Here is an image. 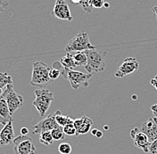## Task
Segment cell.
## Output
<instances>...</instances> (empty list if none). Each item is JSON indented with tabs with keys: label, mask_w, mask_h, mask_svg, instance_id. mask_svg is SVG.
Wrapping results in <instances>:
<instances>
[{
	"label": "cell",
	"mask_w": 157,
	"mask_h": 154,
	"mask_svg": "<svg viewBox=\"0 0 157 154\" xmlns=\"http://www.w3.org/2000/svg\"><path fill=\"white\" fill-rule=\"evenodd\" d=\"M84 52L88 57V62L85 69L88 73L100 72L105 69V57L107 54L106 52L99 51L97 49L86 50Z\"/></svg>",
	"instance_id": "cell-1"
},
{
	"label": "cell",
	"mask_w": 157,
	"mask_h": 154,
	"mask_svg": "<svg viewBox=\"0 0 157 154\" xmlns=\"http://www.w3.org/2000/svg\"><path fill=\"white\" fill-rule=\"evenodd\" d=\"M32 66V76L29 84L33 87L48 85L52 80L49 76L52 67L43 62H34Z\"/></svg>",
	"instance_id": "cell-2"
},
{
	"label": "cell",
	"mask_w": 157,
	"mask_h": 154,
	"mask_svg": "<svg viewBox=\"0 0 157 154\" xmlns=\"http://www.w3.org/2000/svg\"><path fill=\"white\" fill-rule=\"evenodd\" d=\"M61 74L68 80L74 90L79 87H88L89 86L88 81L92 77L91 73H83L74 69H64L63 66L61 67Z\"/></svg>",
	"instance_id": "cell-3"
},
{
	"label": "cell",
	"mask_w": 157,
	"mask_h": 154,
	"mask_svg": "<svg viewBox=\"0 0 157 154\" xmlns=\"http://www.w3.org/2000/svg\"><path fill=\"white\" fill-rule=\"evenodd\" d=\"M35 96L36 98L32 102V104L37 109L39 115L43 117L50 108L51 103L54 100V94L48 89L39 88L35 90Z\"/></svg>",
	"instance_id": "cell-4"
},
{
	"label": "cell",
	"mask_w": 157,
	"mask_h": 154,
	"mask_svg": "<svg viewBox=\"0 0 157 154\" xmlns=\"http://www.w3.org/2000/svg\"><path fill=\"white\" fill-rule=\"evenodd\" d=\"M92 49H96V47L90 43L88 33L85 31L79 33L74 38H72L65 47V51L67 53L82 52V51L92 50Z\"/></svg>",
	"instance_id": "cell-5"
},
{
	"label": "cell",
	"mask_w": 157,
	"mask_h": 154,
	"mask_svg": "<svg viewBox=\"0 0 157 154\" xmlns=\"http://www.w3.org/2000/svg\"><path fill=\"white\" fill-rule=\"evenodd\" d=\"M1 97L6 100L7 105L9 107L11 115H13L19 108L23 105V102H24L23 97L18 95L14 91L13 84H9L6 87Z\"/></svg>",
	"instance_id": "cell-6"
},
{
	"label": "cell",
	"mask_w": 157,
	"mask_h": 154,
	"mask_svg": "<svg viewBox=\"0 0 157 154\" xmlns=\"http://www.w3.org/2000/svg\"><path fill=\"white\" fill-rule=\"evenodd\" d=\"M13 144L15 154H36V146L27 135H21L15 137Z\"/></svg>",
	"instance_id": "cell-7"
},
{
	"label": "cell",
	"mask_w": 157,
	"mask_h": 154,
	"mask_svg": "<svg viewBox=\"0 0 157 154\" xmlns=\"http://www.w3.org/2000/svg\"><path fill=\"white\" fill-rule=\"evenodd\" d=\"M58 124L56 121V117L55 114H50L47 118L41 119L38 124L32 127V133L34 135H40L43 132H48V131H52L53 129L56 128Z\"/></svg>",
	"instance_id": "cell-8"
},
{
	"label": "cell",
	"mask_w": 157,
	"mask_h": 154,
	"mask_svg": "<svg viewBox=\"0 0 157 154\" xmlns=\"http://www.w3.org/2000/svg\"><path fill=\"white\" fill-rule=\"evenodd\" d=\"M51 14L60 20H65L69 21H71L73 20L68 4L65 0H56L55 6Z\"/></svg>",
	"instance_id": "cell-9"
},
{
	"label": "cell",
	"mask_w": 157,
	"mask_h": 154,
	"mask_svg": "<svg viewBox=\"0 0 157 154\" xmlns=\"http://www.w3.org/2000/svg\"><path fill=\"white\" fill-rule=\"evenodd\" d=\"M130 136L133 140L134 145L138 148L141 149L144 152H149V146L151 145V143L149 142L147 136L138 127L133 128L130 131Z\"/></svg>",
	"instance_id": "cell-10"
},
{
	"label": "cell",
	"mask_w": 157,
	"mask_h": 154,
	"mask_svg": "<svg viewBox=\"0 0 157 154\" xmlns=\"http://www.w3.org/2000/svg\"><path fill=\"white\" fill-rule=\"evenodd\" d=\"M139 68V64L137 59L134 57H128L124 59L121 65L119 67L117 71L115 72V77H123L128 74L136 71Z\"/></svg>",
	"instance_id": "cell-11"
},
{
	"label": "cell",
	"mask_w": 157,
	"mask_h": 154,
	"mask_svg": "<svg viewBox=\"0 0 157 154\" xmlns=\"http://www.w3.org/2000/svg\"><path fill=\"white\" fill-rule=\"evenodd\" d=\"M138 128L147 135L150 143L157 140V122L155 118L147 119Z\"/></svg>",
	"instance_id": "cell-12"
},
{
	"label": "cell",
	"mask_w": 157,
	"mask_h": 154,
	"mask_svg": "<svg viewBox=\"0 0 157 154\" xmlns=\"http://www.w3.org/2000/svg\"><path fill=\"white\" fill-rule=\"evenodd\" d=\"M14 132L13 127V118L10 120L4 128L0 131V146H6L12 143L14 140Z\"/></svg>",
	"instance_id": "cell-13"
},
{
	"label": "cell",
	"mask_w": 157,
	"mask_h": 154,
	"mask_svg": "<svg viewBox=\"0 0 157 154\" xmlns=\"http://www.w3.org/2000/svg\"><path fill=\"white\" fill-rule=\"evenodd\" d=\"M73 125L76 128V135H85L88 133L93 126V121L87 116H83L79 118L73 120Z\"/></svg>",
	"instance_id": "cell-14"
},
{
	"label": "cell",
	"mask_w": 157,
	"mask_h": 154,
	"mask_svg": "<svg viewBox=\"0 0 157 154\" xmlns=\"http://www.w3.org/2000/svg\"><path fill=\"white\" fill-rule=\"evenodd\" d=\"M12 119L9 107L6 100L0 96V124L6 126Z\"/></svg>",
	"instance_id": "cell-15"
},
{
	"label": "cell",
	"mask_w": 157,
	"mask_h": 154,
	"mask_svg": "<svg viewBox=\"0 0 157 154\" xmlns=\"http://www.w3.org/2000/svg\"><path fill=\"white\" fill-rule=\"evenodd\" d=\"M60 63L64 69H72L74 68H76V63L73 58V54H71V53H67V54L63 57H62L60 59Z\"/></svg>",
	"instance_id": "cell-16"
},
{
	"label": "cell",
	"mask_w": 157,
	"mask_h": 154,
	"mask_svg": "<svg viewBox=\"0 0 157 154\" xmlns=\"http://www.w3.org/2000/svg\"><path fill=\"white\" fill-rule=\"evenodd\" d=\"M54 114H55V117H56V123L58 124V126H62V127L65 126L67 124H69V123H71V122L73 121V119L71 118L69 116L63 115L62 112H61V111H59V110L58 111H56Z\"/></svg>",
	"instance_id": "cell-17"
},
{
	"label": "cell",
	"mask_w": 157,
	"mask_h": 154,
	"mask_svg": "<svg viewBox=\"0 0 157 154\" xmlns=\"http://www.w3.org/2000/svg\"><path fill=\"white\" fill-rule=\"evenodd\" d=\"M73 58L77 66H84V67L86 66L87 62H88V57L84 51L76 52V54H73Z\"/></svg>",
	"instance_id": "cell-18"
},
{
	"label": "cell",
	"mask_w": 157,
	"mask_h": 154,
	"mask_svg": "<svg viewBox=\"0 0 157 154\" xmlns=\"http://www.w3.org/2000/svg\"><path fill=\"white\" fill-rule=\"evenodd\" d=\"M39 142L44 145H51L54 144L55 140L50 131L43 132L39 135Z\"/></svg>",
	"instance_id": "cell-19"
},
{
	"label": "cell",
	"mask_w": 157,
	"mask_h": 154,
	"mask_svg": "<svg viewBox=\"0 0 157 154\" xmlns=\"http://www.w3.org/2000/svg\"><path fill=\"white\" fill-rule=\"evenodd\" d=\"M52 136L54 138L55 141H60V140H63L65 138V134L63 131V127L62 126H57L56 128L53 129L51 131Z\"/></svg>",
	"instance_id": "cell-20"
},
{
	"label": "cell",
	"mask_w": 157,
	"mask_h": 154,
	"mask_svg": "<svg viewBox=\"0 0 157 154\" xmlns=\"http://www.w3.org/2000/svg\"><path fill=\"white\" fill-rule=\"evenodd\" d=\"M9 84H13V79L8 73H0V88L4 89Z\"/></svg>",
	"instance_id": "cell-21"
},
{
	"label": "cell",
	"mask_w": 157,
	"mask_h": 154,
	"mask_svg": "<svg viewBox=\"0 0 157 154\" xmlns=\"http://www.w3.org/2000/svg\"><path fill=\"white\" fill-rule=\"evenodd\" d=\"M79 6L83 8V10L88 13H90L93 12V6L91 5V0H80V3H79Z\"/></svg>",
	"instance_id": "cell-22"
},
{
	"label": "cell",
	"mask_w": 157,
	"mask_h": 154,
	"mask_svg": "<svg viewBox=\"0 0 157 154\" xmlns=\"http://www.w3.org/2000/svg\"><path fill=\"white\" fill-rule=\"evenodd\" d=\"M74 120V119H73ZM63 131H64V134L67 135H76V128L73 125V121L69 123L65 126H63Z\"/></svg>",
	"instance_id": "cell-23"
},
{
	"label": "cell",
	"mask_w": 157,
	"mask_h": 154,
	"mask_svg": "<svg viewBox=\"0 0 157 154\" xmlns=\"http://www.w3.org/2000/svg\"><path fill=\"white\" fill-rule=\"evenodd\" d=\"M58 151L61 154H70L71 152V146L68 143H63L59 145Z\"/></svg>",
	"instance_id": "cell-24"
},
{
	"label": "cell",
	"mask_w": 157,
	"mask_h": 154,
	"mask_svg": "<svg viewBox=\"0 0 157 154\" xmlns=\"http://www.w3.org/2000/svg\"><path fill=\"white\" fill-rule=\"evenodd\" d=\"M91 5L93 6V8H102L105 5V1L104 0H91Z\"/></svg>",
	"instance_id": "cell-25"
},
{
	"label": "cell",
	"mask_w": 157,
	"mask_h": 154,
	"mask_svg": "<svg viewBox=\"0 0 157 154\" xmlns=\"http://www.w3.org/2000/svg\"><path fill=\"white\" fill-rule=\"evenodd\" d=\"M9 6V3L6 0H0V13H5Z\"/></svg>",
	"instance_id": "cell-26"
},
{
	"label": "cell",
	"mask_w": 157,
	"mask_h": 154,
	"mask_svg": "<svg viewBox=\"0 0 157 154\" xmlns=\"http://www.w3.org/2000/svg\"><path fill=\"white\" fill-rule=\"evenodd\" d=\"M149 153L157 154V140L151 143V145L149 146Z\"/></svg>",
	"instance_id": "cell-27"
},
{
	"label": "cell",
	"mask_w": 157,
	"mask_h": 154,
	"mask_svg": "<svg viewBox=\"0 0 157 154\" xmlns=\"http://www.w3.org/2000/svg\"><path fill=\"white\" fill-rule=\"evenodd\" d=\"M150 84H151L153 87H155V88L157 90V75L150 80Z\"/></svg>",
	"instance_id": "cell-28"
},
{
	"label": "cell",
	"mask_w": 157,
	"mask_h": 154,
	"mask_svg": "<svg viewBox=\"0 0 157 154\" xmlns=\"http://www.w3.org/2000/svg\"><path fill=\"white\" fill-rule=\"evenodd\" d=\"M151 111H152V112L154 113L155 117L157 118V103L156 104H154V105L151 106Z\"/></svg>",
	"instance_id": "cell-29"
},
{
	"label": "cell",
	"mask_w": 157,
	"mask_h": 154,
	"mask_svg": "<svg viewBox=\"0 0 157 154\" xmlns=\"http://www.w3.org/2000/svg\"><path fill=\"white\" fill-rule=\"evenodd\" d=\"M29 133V129L27 127H22L21 128V135H27Z\"/></svg>",
	"instance_id": "cell-30"
},
{
	"label": "cell",
	"mask_w": 157,
	"mask_h": 154,
	"mask_svg": "<svg viewBox=\"0 0 157 154\" xmlns=\"http://www.w3.org/2000/svg\"><path fill=\"white\" fill-rule=\"evenodd\" d=\"M95 136H97V137H98V138H101V137L103 136V133H102L100 130H98V132H97V134H96Z\"/></svg>",
	"instance_id": "cell-31"
},
{
	"label": "cell",
	"mask_w": 157,
	"mask_h": 154,
	"mask_svg": "<svg viewBox=\"0 0 157 154\" xmlns=\"http://www.w3.org/2000/svg\"><path fill=\"white\" fill-rule=\"evenodd\" d=\"M152 10H153V12H154L155 15L156 16V20H157V6H155V7H153V8H152Z\"/></svg>",
	"instance_id": "cell-32"
},
{
	"label": "cell",
	"mask_w": 157,
	"mask_h": 154,
	"mask_svg": "<svg viewBox=\"0 0 157 154\" xmlns=\"http://www.w3.org/2000/svg\"><path fill=\"white\" fill-rule=\"evenodd\" d=\"M97 132H98V129H93V130H91V134L93 135H96Z\"/></svg>",
	"instance_id": "cell-33"
},
{
	"label": "cell",
	"mask_w": 157,
	"mask_h": 154,
	"mask_svg": "<svg viewBox=\"0 0 157 154\" xmlns=\"http://www.w3.org/2000/svg\"><path fill=\"white\" fill-rule=\"evenodd\" d=\"M71 2H72V3H74V4L79 5V3H80V0H71Z\"/></svg>",
	"instance_id": "cell-34"
},
{
	"label": "cell",
	"mask_w": 157,
	"mask_h": 154,
	"mask_svg": "<svg viewBox=\"0 0 157 154\" xmlns=\"http://www.w3.org/2000/svg\"><path fill=\"white\" fill-rule=\"evenodd\" d=\"M104 6H105V7H109V4H108V3H105Z\"/></svg>",
	"instance_id": "cell-35"
},
{
	"label": "cell",
	"mask_w": 157,
	"mask_h": 154,
	"mask_svg": "<svg viewBox=\"0 0 157 154\" xmlns=\"http://www.w3.org/2000/svg\"><path fill=\"white\" fill-rule=\"evenodd\" d=\"M132 99L133 100H136L137 99V96H132Z\"/></svg>",
	"instance_id": "cell-36"
},
{
	"label": "cell",
	"mask_w": 157,
	"mask_h": 154,
	"mask_svg": "<svg viewBox=\"0 0 157 154\" xmlns=\"http://www.w3.org/2000/svg\"><path fill=\"white\" fill-rule=\"evenodd\" d=\"M155 120H156V122H157V118H155Z\"/></svg>",
	"instance_id": "cell-37"
}]
</instances>
